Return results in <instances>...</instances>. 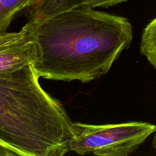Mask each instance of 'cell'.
Listing matches in <instances>:
<instances>
[{
  "mask_svg": "<svg viewBox=\"0 0 156 156\" xmlns=\"http://www.w3.org/2000/svg\"><path fill=\"white\" fill-rule=\"evenodd\" d=\"M24 39L27 38H26L25 31L23 28H21V30L18 32H12V33L6 32L2 34H0V47L18 42Z\"/></svg>",
  "mask_w": 156,
  "mask_h": 156,
  "instance_id": "cell-8",
  "label": "cell"
},
{
  "mask_svg": "<svg viewBox=\"0 0 156 156\" xmlns=\"http://www.w3.org/2000/svg\"><path fill=\"white\" fill-rule=\"evenodd\" d=\"M36 56L34 44L27 39L0 47V74L12 73L33 64Z\"/></svg>",
  "mask_w": 156,
  "mask_h": 156,
  "instance_id": "cell-4",
  "label": "cell"
},
{
  "mask_svg": "<svg viewBox=\"0 0 156 156\" xmlns=\"http://www.w3.org/2000/svg\"><path fill=\"white\" fill-rule=\"evenodd\" d=\"M152 145H153V147L156 149V130L155 132V136H154L153 141H152Z\"/></svg>",
  "mask_w": 156,
  "mask_h": 156,
  "instance_id": "cell-11",
  "label": "cell"
},
{
  "mask_svg": "<svg viewBox=\"0 0 156 156\" xmlns=\"http://www.w3.org/2000/svg\"><path fill=\"white\" fill-rule=\"evenodd\" d=\"M36 0H0V34L6 33L15 15Z\"/></svg>",
  "mask_w": 156,
  "mask_h": 156,
  "instance_id": "cell-6",
  "label": "cell"
},
{
  "mask_svg": "<svg viewBox=\"0 0 156 156\" xmlns=\"http://www.w3.org/2000/svg\"><path fill=\"white\" fill-rule=\"evenodd\" d=\"M39 79L33 64L0 74V141L22 156H62L70 152L73 122Z\"/></svg>",
  "mask_w": 156,
  "mask_h": 156,
  "instance_id": "cell-2",
  "label": "cell"
},
{
  "mask_svg": "<svg viewBox=\"0 0 156 156\" xmlns=\"http://www.w3.org/2000/svg\"><path fill=\"white\" fill-rule=\"evenodd\" d=\"M88 2V0H36L27 8L28 22H38Z\"/></svg>",
  "mask_w": 156,
  "mask_h": 156,
  "instance_id": "cell-5",
  "label": "cell"
},
{
  "mask_svg": "<svg viewBox=\"0 0 156 156\" xmlns=\"http://www.w3.org/2000/svg\"><path fill=\"white\" fill-rule=\"evenodd\" d=\"M127 1L128 0H88L87 5L92 8H109Z\"/></svg>",
  "mask_w": 156,
  "mask_h": 156,
  "instance_id": "cell-9",
  "label": "cell"
},
{
  "mask_svg": "<svg viewBox=\"0 0 156 156\" xmlns=\"http://www.w3.org/2000/svg\"><path fill=\"white\" fill-rule=\"evenodd\" d=\"M140 53L156 69V17L143 30Z\"/></svg>",
  "mask_w": 156,
  "mask_h": 156,
  "instance_id": "cell-7",
  "label": "cell"
},
{
  "mask_svg": "<svg viewBox=\"0 0 156 156\" xmlns=\"http://www.w3.org/2000/svg\"><path fill=\"white\" fill-rule=\"evenodd\" d=\"M22 156L18 151L12 146L0 141V156Z\"/></svg>",
  "mask_w": 156,
  "mask_h": 156,
  "instance_id": "cell-10",
  "label": "cell"
},
{
  "mask_svg": "<svg viewBox=\"0 0 156 156\" xmlns=\"http://www.w3.org/2000/svg\"><path fill=\"white\" fill-rule=\"evenodd\" d=\"M73 129L72 152L79 155L127 156L155 132L156 126L145 122L105 125L73 123Z\"/></svg>",
  "mask_w": 156,
  "mask_h": 156,
  "instance_id": "cell-3",
  "label": "cell"
},
{
  "mask_svg": "<svg viewBox=\"0 0 156 156\" xmlns=\"http://www.w3.org/2000/svg\"><path fill=\"white\" fill-rule=\"evenodd\" d=\"M36 48L39 78L88 83L105 76L133 41L126 18L82 5L22 27Z\"/></svg>",
  "mask_w": 156,
  "mask_h": 156,
  "instance_id": "cell-1",
  "label": "cell"
}]
</instances>
